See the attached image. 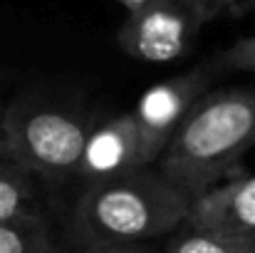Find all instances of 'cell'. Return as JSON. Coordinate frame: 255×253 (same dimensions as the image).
<instances>
[{"label": "cell", "instance_id": "6da1fadb", "mask_svg": "<svg viewBox=\"0 0 255 253\" xmlns=\"http://www.w3.org/2000/svg\"><path fill=\"white\" fill-rule=\"evenodd\" d=\"M255 147V89L226 87L206 92L166 144L159 174L188 199L238 176Z\"/></svg>", "mask_w": 255, "mask_h": 253}, {"label": "cell", "instance_id": "7a4b0ae2", "mask_svg": "<svg viewBox=\"0 0 255 253\" xmlns=\"http://www.w3.org/2000/svg\"><path fill=\"white\" fill-rule=\"evenodd\" d=\"M188 201L159 169L141 167L82 189L72 211V239L77 246L154 244L183 224Z\"/></svg>", "mask_w": 255, "mask_h": 253}, {"label": "cell", "instance_id": "3957f363", "mask_svg": "<svg viewBox=\"0 0 255 253\" xmlns=\"http://www.w3.org/2000/svg\"><path fill=\"white\" fill-rule=\"evenodd\" d=\"M7 159L30 176L50 184H67L77 176L89 127L82 117L57 104L20 97L2 114Z\"/></svg>", "mask_w": 255, "mask_h": 253}, {"label": "cell", "instance_id": "277c9868", "mask_svg": "<svg viewBox=\"0 0 255 253\" xmlns=\"http://www.w3.org/2000/svg\"><path fill=\"white\" fill-rule=\"evenodd\" d=\"M206 22L201 0H159L136 12H127L117 30V45L131 60L166 65L191 50Z\"/></svg>", "mask_w": 255, "mask_h": 253}, {"label": "cell", "instance_id": "5b68a950", "mask_svg": "<svg viewBox=\"0 0 255 253\" xmlns=\"http://www.w3.org/2000/svg\"><path fill=\"white\" fill-rule=\"evenodd\" d=\"M206 89H208L206 70H191L149 87L139 97L131 114L139 132V149L144 167H154L161 159L173 132L181 127L193 104L206 94Z\"/></svg>", "mask_w": 255, "mask_h": 253}, {"label": "cell", "instance_id": "8992f818", "mask_svg": "<svg viewBox=\"0 0 255 253\" xmlns=\"http://www.w3.org/2000/svg\"><path fill=\"white\" fill-rule=\"evenodd\" d=\"M139 132L131 112L114 114L89 129L77 169V179L85 186L122 179L141 169Z\"/></svg>", "mask_w": 255, "mask_h": 253}, {"label": "cell", "instance_id": "52a82bcc", "mask_svg": "<svg viewBox=\"0 0 255 253\" xmlns=\"http://www.w3.org/2000/svg\"><path fill=\"white\" fill-rule=\"evenodd\" d=\"M186 226L255 239V174L231 176L193 196L183 219Z\"/></svg>", "mask_w": 255, "mask_h": 253}, {"label": "cell", "instance_id": "ba28073f", "mask_svg": "<svg viewBox=\"0 0 255 253\" xmlns=\"http://www.w3.org/2000/svg\"><path fill=\"white\" fill-rule=\"evenodd\" d=\"M37 191L32 176L10 159L0 162V224L37 221Z\"/></svg>", "mask_w": 255, "mask_h": 253}, {"label": "cell", "instance_id": "9c48e42d", "mask_svg": "<svg viewBox=\"0 0 255 253\" xmlns=\"http://www.w3.org/2000/svg\"><path fill=\"white\" fill-rule=\"evenodd\" d=\"M164 253H255V239L181 224L171 236H166Z\"/></svg>", "mask_w": 255, "mask_h": 253}, {"label": "cell", "instance_id": "30bf717a", "mask_svg": "<svg viewBox=\"0 0 255 253\" xmlns=\"http://www.w3.org/2000/svg\"><path fill=\"white\" fill-rule=\"evenodd\" d=\"M0 253H57L42 219L0 224Z\"/></svg>", "mask_w": 255, "mask_h": 253}, {"label": "cell", "instance_id": "8fae6325", "mask_svg": "<svg viewBox=\"0 0 255 253\" xmlns=\"http://www.w3.org/2000/svg\"><path fill=\"white\" fill-rule=\"evenodd\" d=\"M218 65L228 67V70H243V72H255V35L241 37L238 42H233L228 50L221 52Z\"/></svg>", "mask_w": 255, "mask_h": 253}, {"label": "cell", "instance_id": "7c38bea8", "mask_svg": "<svg viewBox=\"0 0 255 253\" xmlns=\"http://www.w3.org/2000/svg\"><path fill=\"white\" fill-rule=\"evenodd\" d=\"M75 253H159L154 244H89L77 246Z\"/></svg>", "mask_w": 255, "mask_h": 253}, {"label": "cell", "instance_id": "4fadbf2b", "mask_svg": "<svg viewBox=\"0 0 255 253\" xmlns=\"http://www.w3.org/2000/svg\"><path fill=\"white\" fill-rule=\"evenodd\" d=\"M248 0H201L206 20L221 17V15H231V17H241V10Z\"/></svg>", "mask_w": 255, "mask_h": 253}, {"label": "cell", "instance_id": "5bb4252c", "mask_svg": "<svg viewBox=\"0 0 255 253\" xmlns=\"http://www.w3.org/2000/svg\"><path fill=\"white\" fill-rule=\"evenodd\" d=\"M114 2H119L127 12H136V10H141V7H146V5H154V2H159V0H114Z\"/></svg>", "mask_w": 255, "mask_h": 253}, {"label": "cell", "instance_id": "9a60e30c", "mask_svg": "<svg viewBox=\"0 0 255 253\" xmlns=\"http://www.w3.org/2000/svg\"><path fill=\"white\" fill-rule=\"evenodd\" d=\"M7 159V147H5V137H2V129H0V162Z\"/></svg>", "mask_w": 255, "mask_h": 253}, {"label": "cell", "instance_id": "2e32d148", "mask_svg": "<svg viewBox=\"0 0 255 253\" xmlns=\"http://www.w3.org/2000/svg\"><path fill=\"white\" fill-rule=\"evenodd\" d=\"M251 12H255V0H248V2L243 5V10H241V17H243V15H251Z\"/></svg>", "mask_w": 255, "mask_h": 253}, {"label": "cell", "instance_id": "e0dca14e", "mask_svg": "<svg viewBox=\"0 0 255 253\" xmlns=\"http://www.w3.org/2000/svg\"><path fill=\"white\" fill-rule=\"evenodd\" d=\"M0 124H2V117H0Z\"/></svg>", "mask_w": 255, "mask_h": 253}]
</instances>
